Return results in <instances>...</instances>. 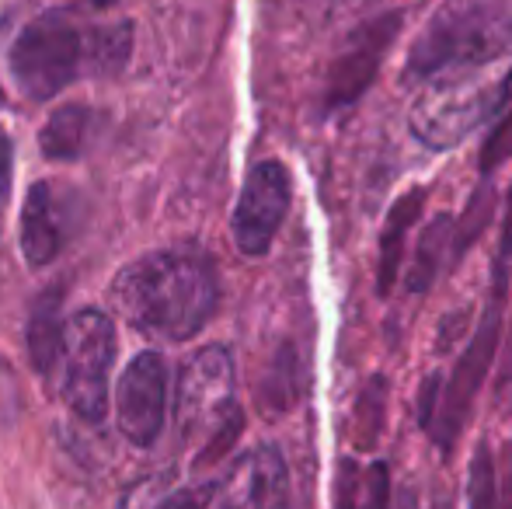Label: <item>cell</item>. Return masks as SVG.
I'll return each mask as SVG.
<instances>
[{
    "instance_id": "cell-1",
    "label": "cell",
    "mask_w": 512,
    "mask_h": 509,
    "mask_svg": "<svg viewBox=\"0 0 512 509\" xmlns=\"http://www.w3.org/2000/svg\"><path fill=\"white\" fill-rule=\"evenodd\" d=\"M112 304L143 335L185 342L216 314L220 276L199 248H161L140 255L112 279Z\"/></svg>"
},
{
    "instance_id": "cell-2",
    "label": "cell",
    "mask_w": 512,
    "mask_h": 509,
    "mask_svg": "<svg viewBox=\"0 0 512 509\" xmlns=\"http://www.w3.org/2000/svg\"><path fill=\"white\" fill-rule=\"evenodd\" d=\"M512 53V0H471L432 18L408 53L405 74L418 81L478 74Z\"/></svg>"
},
{
    "instance_id": "cell-3",
    "label": "cell",
    "mask_w": 512,
    "mask_h": 509,
    "mask_svg": "<svg viewBox=\"0 0 512 509\" xmlns=\"http://www.w3.org/2000/svg\"><path fill=\"white\" fill-rule=\"evenodd\" d=\"M175 419L199 464L216 461L234 447L244 415L237 405L234 360L223 346H206L185 360L175 391Z\"/></svg>"
},
{
    "instance_id": "cell-4",
    "label": "cell",
    "mask_w": 512,
    "mask_h": 509,
    "mask_svg": "<svg viewBox=\"0 0 512 509\" xmlns=\"http://www.w3.org/2000/svg\"><path fill=\"white\" fill-rule=\"evenodd\" d=\"M88 63V39L67 11H46L18 32L7 53L11 81L28 102H49L77 81Z\"/></svg>"
},
{
    "instance_id": "cell-5",
    "label": "cell",
    "mask_w": 512,
    "mask_h": 509,
    "mask_svg": "<svg viewBox=\"0 0 512 509\" xmlns=\"http://www.w3.org/2000/svg\"><path fill=\"white\" fill-rule=\"evenodd\" d=\"M115 363V325L105 311H77L63 325L56 384L67 408L84 422H102L108 412V381Z\"/></svg>"
},
{
    "instance_id": "cell-6",
    "label": "cell",
    "mask_w": 512,
    "mask_h": 509,
    "mask_svg": "<svg viewBox=\"0 0 512 509\" xmlns=\"http://www.w3.org/2000/svg\"><path fill=\"white\" fill-rule=\"evenodd\" d=\"M509 109L502 81H474V74L439 77L411 105V133L429 150H450Z\"/></svg>"
},
{
    "instance_id": "cell-7",
    "label": "cell",
    "mask_w": 512,
    "mask_h": 509,
    "mask_svg": "<svg viewBox=\"0 0 512 509\" xmlns=\"http://www.w3.org/2000/svg\"><path fill=\"white\" fill-rule=\"evenodd\" d=\"M290 203H293V182L286 164L276 161V157L258 161L248 171V178H244L241 196H237L234 206V220H230L237 252L248 258H262L269 252L286 213H290Z\"/></svg>"
},
{
    "instance_id": "cell-8",
    "label": "cell",
    "mask_w": 512,
    "mask_h": 509,
    "mask_svg": "<svg viewBox=\"0 0 512 509\" xmlns=\"http://www.w3.org/2000/svg\"><path fill=\"white\" fill-rule=\"evenodd\" d=\"M502 307H506V276L499 272L495 297L488 300L485 318H481L478 332L467 342L464 356H460L457 370H453L450 387H446V394H443V405L436 408V436L443 447H450L453 436L460 433V426L467 422V412H471L481 384H485L488 370H492L495 346H499V332H502Z\"/></svg>"
},
{
    "instance_id": "cell-9",
    "label": "cell",
    "mask_w": 512,
    "mask_h": 509,
    "mask_svg": "<svg viewBox=\"0 0 512 509\" xmlns=\"http://www.w3.org/2000/svg\"><path fill=\"white\" fill-rule=\"evenodd\" d=\"M401 32V14H380V18L366 21L352 32V39L345 42V49L335 56L324 81V109L338 112L356 105L359 98L370 91V84L377 81V70L384 67L387 49L394 46Z\"/></svg>"
},
{
    "instance_id": "cell-10",
    "label": "cell",
    "mask_w": 512,
    "mask_h": 509,
    "mask_svg": "<svg viewBox=\"0 0 512 509\" xmlns=\"http://www.w3.org/2000/svg\"><path fill=\"white\" fill-rule=\"evenodd\" d=\"M115 419L129 443L150 447L168 419V363L161 353H140L129 360L115 384Z\"/></svg>"
},
{
    "instance_id": "cell-11",
    "label": "cell",
    "mask_w": 512,
    "mask_h": 509,
    "mask_svg": "<svg viewBox=\"0 0 512 509\" xmlns=\"http://www.w3.org/2000/svg\"><path fill=\"white\" fill-rule=\"evenodd\" d=\"M220 509H290V475L276 447H255L213 482Z\"/></svg>"
},
{
    "instance_id": "cell-12",
    "label": "cell",
    "mask_w": 512,
    "mask_h": 509,
    "mask_svg": "<svg viewBox=\"0 0 512 509\" xmlns=\"http://www.w3.org/2000/svg\"><path fill=\"white\" fill-rule=\"evenodd\" d=\"M63 252V213L49 182H35L21 206V255L32 269L49 265Z\"/></svg>"
},
{
    "instance_id": "cell-13",
    "label": "cell",
    "mask_w": 512,
    "mask_h": 509,
    "mask_svg": "<svg viewBox=\"0 0 512 509\" xmlns=\"http://www.w3.org/2000/svg\"><path fill=\"white\" fill-rule=\"evenodd\" d=\"M425 206V192L411 189L398 203L391 206L384 220V231H380L377 241V293L387 297L394 290V283L401 279V265H405V252H408V234L415 227V220L422 217Z\"/></svg>"
},
{
    "instance_id": "cell-14",
    "label": "cell",
    "mask_w": 512,
    "mask_h": 509,
    "mask_svg": "<svg viewBox=\"0 0 512 509\" xmlns=\"http://www.w3.org/2000/svg\"><path fill=\"white\" fill-rule=\"evenodd\" d=\"M63 293L46 290L42 297H35L32 314H28V356H32V367L42 377H53L56 356H60L63 342Z\"/></svg>"
},
{
    "instance_id": "cell-15",
    "label": "cell",
    "mask_w": 512,
    "mask_h": 509,
    "mask_svg": "<svg viewBox=\"0 0 512 509\" xmlns=\"http://www.w3.org/2000/svg\"><path fill=\"white\" fill-rule=\"evenodd\" d=\"M88 126H91V112L88 105L70 102L60 105L53 116L46 119L39 133V147L49 161H77L84 150V140H88Z\"/></svg>"
},
{
    "instance_id": "cell-16",
    "label": "cell",
    "mask_w": 512,
    "mask_h": 509,
    "mask_svg": "<svg viewBox=\"0 0 512 509\" xmlns=\"http://www.w3.org/2000/svg\"><path fill=\"white\" fill-rule=\"evenodd\" d=\"M450 234H453V217H446V213L436 217L422 231L418 248L408 265V279H405L411 293H425L432 286V279H436V272H439V262H443L446 248H450Z\"/></svg>"
},
{
    "instance_id": "cell-17",
    "label": "cell",
    "mask_w": 512,
    "mask_h": 509,
    "mask_svg": "<svg viewBox=\"0 0 512 509\" xmlns=\"http://www.w3.org/2000/svg\"><path fill=\"white\" fill-rule=\"evenodd\" d=\"M129 46H133V28L126 21L95 28L88 32V67L95 74H119L129 60Z\"/></svg>"
},
{
    "instance_id": "cell-18",
    "label": "cell",
    "mask_w": 512,
    "mask_h": 509,
    "mask_svg": "<svg viewBox=\"0 0 512 509\" xmlns=\"http://www.w3.org/2000/svg\"><path fill=\"white\" fill-rule=\"evenodd\" d=\"M467 509H499V492H495V464L488 447L481 443L474 450L471 475H467Z\"/></svg>"
},
{
    "instance_id": "cell-19",
    "label": "cell",
    "mask_w": 512,
    "mask_h": 509,
    "mask_svg": "<svg viewBox=\"0 0 512 509\" xmlns=\"http://www.w3.org/2000/svg\"><path fill=\"white\" fill-rule=\"evenodd\" d=\"M509 157H512V105L502 112L499 119H495L492 133H488L485 147H481V171L492 175V171L502 168Z\"/></svg>"
},
{
    "instance_id": "cell-20",
    "label": "cell",
    "mask_w": 512,
    "mask_h": 509,
    "mask_svg": "<svg viewBox=\"0 0 512 509\" xmlns=\"http://www.w3.org/2000/svg\"><path fill=\"white\" fill-rule=\"evenodd\" d=\"M150 509H220L213 485H196V489L157 492Z\"/></svg>"
},
{
    "instance_id": "cell-21",
    "label": "cell",
    "mask_w": 512,
    "mask_h": 509,
    "mask_svg": "<svg viewBox=\"0 0 512 509\" xmlns=\"http://www.w3.org/2000/svg\"><path fill=\"white\" fill-rule=\"evenodd\" d=\"M11 175H14V140L7 129H0V213L11 199Z\"/></svg>"
},
{
    "instance_id": "cell-22",
    "label": "cell",
    "mask_w": 512,
    "mask_h": 509,
    "mask_svg": "<svg viewBox=\"0 0 512 509\" xmlns=\"http://www.w3.org/2000/svg\"><path fill=\"white\" fill-rule=\"evenodd\" d=\"M502 255L512 258V196L506 206V220H502Z\"/></svg>"
}]
</instances>
